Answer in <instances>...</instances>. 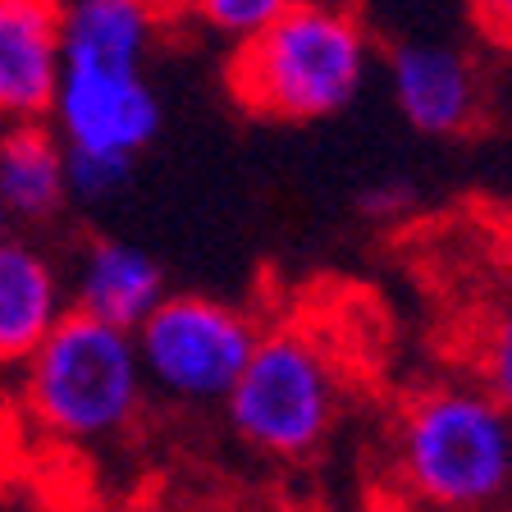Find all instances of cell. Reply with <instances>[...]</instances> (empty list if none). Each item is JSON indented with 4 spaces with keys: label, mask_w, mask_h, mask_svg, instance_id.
Returning a JSON list of instances; mask_svg holds the SVG:
<instances>
[{
    "label": "cell",
    "mask_w": 512,
    "mask_h": 512,
    "mask_svg": "<svg viewBox=\"0 0 512 512\" xmlns=\"http://www.w3.org/2000/svg\"><path fill=\"white\" fill-rule=\"evenodd\" d=\"M389 499L412 512H512V416L476 380H430L389 426Z\"/></svg>",
    "instance_id": "1"
},
{
    "label": "cell",
    "mask_w": 512,
    "mask_h": 512,
    "mask_svg": "<svg viewBox=\"0 0 512 512\" xmlns=\"http://www.w3.org/2000/svg\"><path fill=\"white\" fill-rule=\"evenodd\" d=\"M371 74L362 19L330 0H293L275 23L238 42L229 92L261 119L307 124L348 110Z\"/></svg>",
    "instance_id": "2"
},
{
    "label": "cell",
    "mask_w": 512,
    "mask_h": 512,
    "mask_svg": "<svg viewBox=\"0 0 512 512\" xmlns=\"http://www.w3.org/2000/svg\"><path fill=\"white\" fill-rule=\"evenodd\" d=\"M142 380L133 334L83 311H64L42 348L23 362V403L32 421L69 444L115 439L142 412Z\"/></svg>",
    "instance_id": "3"
},
{
    "label": "cell",
    "mask_w": 512,
    "mask_h": 512,
    "mask_svg": "<svg viewBox=\"0 0 512 512\" xmlns=\"http://www.w3.org/2000/svg\"><path fill=\"white\" fill-rule=\"evenodd\" d=\"M224 412L234 435L256 453L279 462L311 458L343 412L334 352L302 325L266 330L224 398Z\"/></svg>",
    "instance_id": "4"
},
{
    "label": "cell",
    "mask_w": 512,
    "mask_h": 512,
    "mask_svg": "<svg viewBox=\"0 0 512 512\" xmlns=\"http://www.w3.org/2000/svg\"><path fill=\"white\" fill-rule=\"evenodd\" d=\"M256 320L234 302L206 293H165L147 320L133 330L142 380L174 403H224L252 357Z\"/></svg>",
    "instance_id": "5"
},
{
    "label": "cell",
    "mask_w": 512,
    "mask_h": 512,
    "mask_svg": "<svg viewBox=\"0 0 512 512\" xmlns=\"http://www.w3.org/2000/svg\"><path fill=\"white\" fill-rule=\"evenodd\" d=\"M51 128L64 156L106 160L133 170V160L160 133V96L147 74H110V69H60L51 101Z\"/></svg>",
    "instance_id": "6"
},
{
    "label": "cell",
    "mask_w": 512,
    "mask_h": 512,
    "mask_svg": "<svg viewBox=\"0 0 512 512\" xmlns=\"http://www.w3.org/2000/svg\"><path fill=\"white\" fill-rule=\"evenodd\" d=\"M394 106L426 138H458L480 119V74L453 46L403 42L389 55Z\"/></svg>",
    "instance_id": "7"
},
{
    "label": "cell",
    "mask_w": 512,
    "mask_h": 512,
    "mask_svg": "<svg viewBox=\"0 0 512 512\" xmlns=\"http://www.w3.org/2000/svg\"><path fill=\"white\" fill-rule=\"evenodd\" d=\"M60 83V0H0V128L51 115Z\"/></svg>",
    "instance_id": "8"
},
{
    "label": "cell",
    "mask_w": 512,
    "mask_h": 512,
    "mask_svg": "<svg viewBox=\"0 0 512 512\" xmlns=\"http://www.w3.org/2000/svg\"><path fill=\"white\" fill-rule=\"evenodd\" d=\"M160 32V0H60V69L142 74Z\"/></svg>",
    "instance_id": "9"
},
{
    "label": "cell",
    "mask_w": 512,
    "mask_h": 512,
    "mask_svg": "<svg viewBox=\"0 0 512 512\" xmlns=\"http://www.w3.org/2000/svg\"><path fill=\"white\" fill-rule=\"evenodd\" d=\"M165 293H170L165 270L147 247L124 243V238H96L78 256V275L69 284V311H83V316L133 334Z\"/></svg>",
    "instance_id": "10"
},
{
    "label": "cell",
    "mask_w": 512,
    "mask_h": 512,
    "mask_svg": "<svg viewBox=\"0 0 512 512\" xmlns=\"http://www.w3.org/2000/svg\"><path fill=\"white\" fill-rule=\"evenodd\" d=\"M69 311L55 261L28 238H0V366H23Z\"/></svg>",
    "instance_id": "11"
},
{
    "label": "cell",
    "mask_w": 512,
    "mask_h": 512,
    "mask_svg": "<svg viewBox=\"0 0 512 512\" xmlns=\"http://www.w3.org/2000/svg\"><path fill=\"white\" fill-rule=\"evenodd\" d=\"M69 197L64 147L46 119L0 128V202L10 224H46Z\"/></svg>",
    "instance_id": "12"
},
{
    "label": "cell",
    "mask_w": 512,
    "mask_h": 512,
    "mask_svg": "<svg viewBox=\"0 0 512 512\" xmlns=\"http://www.w3.org/2000/svg\"><path fill=\"white\" fill-rule=\"evenodd\" d=\"M462 366V375L512 416V275L499 279L471 311L462 330Z\"/></svg>",
    "instance_id": "13"
},
{
    "label": "cell",
    "mask_w": 512,
    "mask_h": 512,
    "mask_svg": "<svg viewBox=\"0 0 512 512\" xmlns=\"http://www.w3.org/2000/svg\"><path fill=\"white\" fill-rule=\"evenodd\" d=\"M179 5L188 14H197L211 32L229 37V42H247L266 23H275L293 0H179Z\"/></svg>",
    "instance_id": "14"
},
{
    "label": "cell",
    "mask_w": 512,
    "mask_h": 512,
    "mask_svg": "<svg viewBox=\"0 0 512 512\" xmlns=\"http://www.w3.org/2000/svg\"><path fill=\"white\" fill-rule=\"evenodd\" d=\"M476 28L490 37L494 46L512 51V0H467Z\"/></svg>",
    "instance_id": "15"
},
{
    "label": "cell",
    "mask_w": 512,
    "mask_h": 512,
    "mask_svg": "<svg viewBox=\"0 0 512 512\" xmlns=\"http://www.w3.org/2000/svg\"><path fill=\"white\" fill-rule=\"evenodd\" d=\"M412 206V192L403 183H375L371 192H362V211L375 220H389V215H403Z\"/></svg>",
    "instance_id": "16"
},
{
    "label": "cell",
    "mask_w": 512,
    "mask_h": 512,
    "mask_svg": "<svg viewBox=\"0 0 512 512\" xmlns=\"http://www.w3.org/2000/svg\"><path fill=\"white\" fill-rule=\"evenodd\" d=\"M10 229H14V224H10V211H5V202H0V238H10Z\"/></svg>",
    "instance_id": "17"
},
{
    "label": "cell",
    "mask_w": 512,
    "mask_h": 512,
    "mask_svg": "<svg viewBox=\"0 0 512 512\" xmlns=\"http://www.w3.org/2000/svg\"><path fill=\"white\" fill-rule=\"evenodd\" d=\"M380 512H412V508H403L398 499H384V503H380Z\"/></svg>",
    "instance_id": "18"
}]
</instances>
